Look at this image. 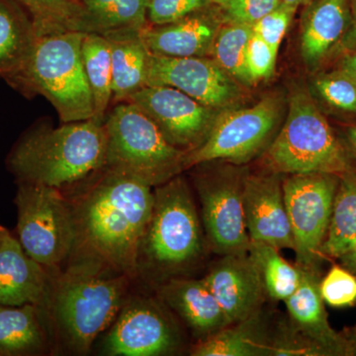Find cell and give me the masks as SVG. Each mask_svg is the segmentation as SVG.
Wrapping results in <instances>:
<instances>
[{"label":"cell","mask_w":356,"mask_h":356,"mask_svg":"<svg viewBox=\"0 0 356 356\" xmlns=\"http://www.w3.org/2000/svg\"><path fill=\"white\" fill-rule=\"evenodd\" d=\"M79 184V195L70 202L76 247L116 273L133 276L153 212V187L105 166Z\"/></svg>","instance_id":"cell-1"},{"label":"cell","mask_w":356,"mask_h":356,"mask_svg":"<svg viewBox=\"0 0 356 356\" xmlns=\"http://www.w3.org/2000/svg\"><path fill=\"white\" fill-rule=\"evenodd\" d=\"M107 133L104 123L90 120L28 131L7 158L17 184L54 188L77 184L104 168Z\"/></svg>","instance_id":"cell-2"},{"label":"cell","mask_w":356,"mask_h":356,"mask_svg":"<svg viewBox=\"0 0 356 356\" xmlns=\"http://www.w3.org/2000/svg\"><path fill=\"white\" fill-rule=\"evenodd\" d=\"M102 262L86 257L72 264L50 287L58 329L72 350L88 353L96 337L118 317L128 276L114 273Z\"/></svg>","instance_id":"cell-3"},{"label":"cell","mask_w":356,"mask_h":356,"mask_svg":"<svg viewBox=\"0 0 356 356\" xmlns=\"http://www.w3.org/2000/svg\"><path fill=\"white\" fill-rule=\"evenodd\" d=\"M84 34L70 31L40 36L22 67L6 79L27 97L41 95L49 100L63 123L95 116L81 57Z\"/></svg>","instance_id":"cell-4"},{"label":"cell","mask_w":356,"mask_h":356,"mask_svg":"<svg viewBox=\"0 0 356 356\" xmlns=\"http://www.w3.org/2000/svg\"><path fill=\"white\" fill-rule=\"evenodd\" d=\"M264 165L282 175L334 173L351 170L346 149L306 91L289 100L284 125L264 152Z\"/></svg>","instance_id":"cell-5"},{"label":"cell","mask_w":356,"mask_h":356,"mask_svg":"<svg viewBox=\"0 0 356 356\" xmlns=\"http://www.w3.org/2000/svg\"><path fill=\"white\" fill-rule=\"evenodd\" d=\"M105 168L156 187L185 170L187 153L170 145L144 112L129 102L118 103L105 117Z\"/></svg>","instance_id":"cell-6"},{"label":"cell","mask_w":356,"mask_h":356,"mask_svg":"<svg viewBox=\"0 0 356 356\" xmlns=\"http://www.w3.org/2000/svg\"><path fill=\"white\" fill-rule=\"evenodd\" d=\"M151 220L140 250V259L163 271L191 266L204 248L202 225L193 196L181 175L159 185L154 191ZM139 259V262H140Z\"/></svg>","instance_id":"cell-7"},{"label":"cell","mask_w":356,"mask_h":356,"mask_svg":"<svg viewBox=\"0 0 356 356\" xmlns=\"http://www.w3.org/2000/svg\"><path fill=\"white\" fill-rule=\"evenodd\" d=\"M14 204L18 240L26 254L44 268L60 266L77 241L72 205L60 189L22 182L18 184Z\"/></svg>","instance_id":"cell-8"},{"label":"cell","mask_w":356,"mask_h":356,"mask_svg":"<svg viewBox=\"0 0 356 356\" xmlns=\"http://www.w3.org/2000/svg\"><path fill=\"white\" fill-rule=\"evenodd\" d=\"M281 110L282 102L276 95L247 108L222 110L205 142L187 154L185 170L210 161L243 165L252 161L273 142Z\"/></svg>","instance_id":"cell-9"},{"label":"cell","mask_w":356,"mask_h":356,"mask_svg":"<svg viewBox=\"0 0 356 356\" xmlns=\"http://www.w3.org/2000/svg\"><path fill=\"white\" fill-rule=\"evenodd\" d=\"M248 170L227 163L196 175L206 240L220 255L248 252L250 238L243 211V188Z\"/></svg>","instance_id":"cell-10"},{"label":"cell","mask_w":356,"mask_h":356,"mask_svg":"<svg viewBox=\"0 0 356 356\" xmlns=\"http://www.w3.org/2000/svg\"><path fill=\"white\" fill-rule=\"evenodd\" d=\"M339 182V175L334 173L291 175L283 178L296 266L301 268L318 273Z\"/></svg>","instance_id":"cell-11"},{"label":"cell","mask_w":356,"mask_h":356,"mask_svg":"<svg viewBox=\"0 0 356 356\" xmlns=\"http://www.w3.org/2000/svg\"><path fill=\"white\" fill-rule=\"evenodd\" d=\"M126 102L144 112L170 145L187 154L205 142L222 111L165 86H145Z\"/></svg>","instance_id":"cell-12"},{"label":"cell","mask_w":356,"mask_h":356,"mask_svg":"<svg viewBox=\"0 0 356 356\" xmlns=\"http://www.w3.org/2000/svg\"><path fill=\"white\" fill-rule=\"evenodd\" d=\"M147 86L177 88L213 108H232L242 98L238 81L209 57L149 56Z\"/></svg>","instance_id":"cell-13"},{"label":"cell","mask_w":356,"mask_h":356,"mask_svg":"<svg viewBox=\"0 0 356 356\" xmlns=\"http://www.w3.org/2000/svg\"><path fill=\"white\" fill-rule=\"evenodd\" d=\"M179 334L154 301L134 300L124 307L105 341L110 355L159 356L175 353Z\"/></svg>","instance_id":"cell-14"},{"label":"cell","mask_w":356,"mask_h":356,"mask_svg":"<svg viewBox=\"0 0 356 356\" xmlns=\"http://www.w3.org/2000/svg\"><path fill=\"white\" fill-rule=\"evenodd\" d=\"M281 177L270 170L248 172L243 188L245 224L252 242L266 243L280 250H294Z\"/></svg>","instance_id":"cell-15"},{"label":"cell","mask_w":356,"mask_h":356,"mask_svg":"<svg viewBox=\"0 0 356 356\" xmlns=\"http://www.w3.org/2000/svg\"><path fill=\"white\" fill-rule=\"evenodd\" d=\"M224 23L221 7L210 4L168 24H149L140 34L152 55L211 57L215 40Z\"/></svg>","instance_id":"cell-16"},{"label":"cell","mask_w":356,"mask_h":356,"mask_svg":"<svg viewBox=\"0 0 356 356\" xmlns=\"http://www.w3.org/2000/svg\"><path fill=\"white\" fill-rule=\"evenodd\" d=\"M231 324L261 311L266 294L248 252L222 255L203 278Z\"/></svg>","instance_id":"cell-17"},{"label":"cell","mask_w":356,"mask_h":356,"mask_svg":"<svg viewBox=\"0 0 356 356\" xmlns=\"http://www.w3.org/2000/svg\"><path fill=\"white\" fill-rule=\"evenodd\" d=\"M318 285V273L303 269L298 288L284 302L290 327L324 356H350L346 337L330 325Z\"/></svg>","instance_id":"cell-18"},{"label":"cell","mask_w":356,"mask_h":356,"mask_svg":"<svg viewBox=\"0 0 356 356\" xmlns=\"http://www.w3.org/2000/svg\"><path fill=\"white\" fill-rule=\"evenodd\" d=\"M50 287L46 268L26 254L18 238L6 236L0 242V305L41 308Z\"/></svg>","instance_id":"cell-19"},{"label":"cell","mask_w":356,"mask_h":356,"mask_svg":"<svg viewBox=\"0 0 356 356\" xmlns=\"http://www.w3.org/2000/svg\"><path fill=\"white\" fill-rule=\"evenodd\" d=\"M159 294L199 341L232 325L203 280H172L161 287Z\"/></svg>","instance_id":"cell-20"},{"label":"cell","mask_w":356,"mask_h":356,"mask_svg":"<svg viewBox=\"0 0 356 356\" xmlns=\"http://www.w3.org/2000/svg\"><path fill=\"white\" fill-rule=\"evenodd\" d=\"M350 24V0H312L301 19V54L316 65L341 41Z\"/></svg>","instance_id":"cell-21"},{"label":"cell","mask_w":356,"mask_h":356,"mask_svg":"<svg viewBox=\"0 0 356 356\" xmlns=\"http://www.w3.org/2000/svg\"><path fill=\"white\" fill-rule=\"evenodd\" d=\"M140 30L123 29L104 33L111 49L112 100L126 102L147 86L149 56Z\"/></svg>","instance_id":"cell-22"},{"label":"cell","mask_w":356,"mask_h":356,"mask_svg":"<svg viewBox=\"0 0 356 356\" xmlns=\"http://www.w3.org/2000/svg\"><path fill=\"white\" fill-rule=\"evenodd\" d=\"M273 337L266 331L261 311L242 322L232 324L192 348L194 356L271 355Z\"/></svg>","instance_id":"cell-23"},{"label":"cell","mask_w":356,"mask_h":356,"mask_svg":"<svg viewBox=\"0 0 356 356\" xmlns=\"http://www.w3.org/2000/svg\"><path fill=\"white\" fill-rule=\"evenodd\" d=\"M31 16L15 0H0V77L22 67L39 38Z\"/></svg>","instance_id":"cell-24"},{"label":"cell","mask_w":356,"mask_h":356,"mask_svg":"<svg viewBox=\"0 0 356 356\" xmlns=\"http://www.w3.org/2000/svg\"><path fill=\"white\" fill-rule=\"evenodd\" d=\"M38 306L0 305V356L36 355L44 334Z\"/></svg>","instance_id":"cell-25"},{"label":"cell","mask_w":356,"mask_h":356,"mask_svg":"<svg viewBox=\"0 0 356 356\" xmlns=\"http://www.w3.org/2000/svg\"><path fill=\"white\" fill-rule=\"evenodd\" d=\"M83 14L84 33L116 30H142L149 25V0H79Z\"/></svg>","instance_id":"cell-26"},{"label":"cell","mask_w":356,"mask_h":356,"mask_svg":"<svg viewBox=\"0 0 356 356\" xmlns=\"http://www.w3.org/2000/svg\"><path fill=\"white\" fill-rule=\"evenodd\" d=\"M81 57L91 95L93 120L104 123L112 102V58L108 40L99 33H86L81 43Z\"/></svg>","instance_id":"cell-27"},{"label":"cell","mask_w":356,"mask_h":356,"mask_svg":"<svg viewBox=\"0 0 356 356\" xmlns=\"http://www.w3.org/2000/svg\"><path fill=\"white\" fill-rule=\"evenodd\" d=\"M355 236L356 170L351 168L339 175L323 257L339 259L348 252Z\"/></svg>","instance_id":"cell-28"},{"label":"cell","mask_w":356,"mask_h":356,"mask_svg":"<svg viewBox=\"0 0 356 356\" xmlns=\"http://www.w3.org/2000/svg\"><path fill=\"white\" fill-rule=\"evenodd\" d=\"M248 254L259 274L266 297L285 302L296 291L303 277V269L288 262L278 248L250 241Z\"/></svg>","instance_id":"cell-29"},{"label":"cell","mask_w":356,"mask_h":356,"mask_svg":"<svg viewBox=\"0 0 356 356\" xmlns=\"http://www.w3.org/2000/svg\"><path fill=\"white\" fill-rule=\"evenodd\" d=\"M31 16L39 36L84 32L83 14L77 0H15Z\"/></svg>","instance_id":"cell-30"},{"label":"cell","mask_w":356,"mask_h":356,"mask_svg":"<svg viewBox=\"0 0 356 356\" xmlns=\"http://www.w3.org/2000/svg\"><path fill=\"white\" fill-rule=\"evenodd\" d=\"M252 26L224 23L218 33L211 57L238 83L250 84L247 67Z\"/></svg>","instance_id":"cell-31"},{"label":"cell","mask_w":356,"mask_h":356,"mask_svg":"<svg viewBox=\"0 0 356 356\" xmlns=\"http://www.w3.org/2000/svg\"><path fill=\"white\" fill-rule=\"evenodd\" d=\"M314 86L321 97L334 108L356 112V81L341 70L316 77Z\"/></svg>","instance_id":"cell-32"},{"label":"cell","mask_w":356,"mask_h":356,"mask_svg":"<svg viewBox=\"0 0 356 356\" xmlns=\"http://www.w3.org/2000/svg\"><path fill=\"white\" fill-rule=\"evenodd\" d=\"M323 301L334 308H346L356 304V276L346 267L334 266L320 280Z\"/></svg>","instance_id":"cell-33"},{"label":"cell","mask_w":356,"mask_h":356,"mask_svg":"<svg viewBox=\"0 0 356 356\" xmlns=\"http://www.w3.org/2000/svg\"><path fill=\"white\" fill-rule=\"evenodd\" d=\"M298 7L281 2L280 6L252 25V31L278 53L281 42Z\"/></svg>","instance_id":"cell-34"},{"label":"cell","mask_w":356,"mask_h":356,"mask_svg":"<svg viewBox=\"0 0 356 356\" xmlns=\"http://www.w3.org/2000/svg\"><path fill=\"white\" fill-rule=\"evenodd\" d=\"M281 0H229L221 7L225 23L252 26L280 6Z\"/></svg>","instance_id":"cell-35"},{"label":"cell","mask_w":356,"mask_h":356,"mask_svg":"<svg viewBox=\"0 0 356 356\" xmlns=\"http://www.w3.org/2000/svg\"><path fill=\"white\" fill-rule=\"evenodd\" d=\"M213 4L211 0H149L147 22L163 25Z\"/></svg>","instance_id":"cell-36"},{"label":"cell","mask_w":356,"mask_h":356,"mask_svg":"<svg viewBox=\"0 0 356 356\" xmlns=\"http://www.w3.org/2000/svg\"><path fill=\"white\" fill-rule=\"evenodd\" d=\"M276 57L277 53L254 33L248 43L247 54L248 72L252 83L273 74Z\"/></svg>","instance_id":"cell-37"},{"label":"cell","mask_w":356,"mask_h":356,"mask_svg":"<svg viewBox=\"0 0 356 356\" xmlns=\"http://www.w3.org/2000/svg\"><path fill=\"white\" fill-rule=\"evenodd\" d=\"M350 24L343 38L339 42V51H353L356 50V0H350Z\"/></svg>","instance_id":"cell-38"},{"label":"cell","mask_w":356,"mask_h":356,"mask_svg":"<svg viewBox=\"0 0 356 356\" xmlns=\"http://www.w3.org/2000/svg\"><path fill=\"white\" fill-rule=\"evenodd\" d=\"M339 70H343L356 81V50L344 57Z\"/></svg>","instance_id":"cell-39"},{"label":"cell","mask_w":356,"mask_h":356,"mask_svg":"<svg viewBox=\"0 0 356 356\" xmlns=\"http://www.w3.org/2000/svg\"><path fill=\"white\" fill-rule=\"evenodd\" d=\"M339 259L346 268H348L356 276V254L346 252V254L341 255Z\"/></svg>","instance_id":"cell-40"},{"label":"cell","mask_w":356,"mask_h":356,"mask_svg":"<svg viewBox=\"0 0 356 356\" xmlns=\"http://www.w3.org/2000/svg\"><path fill=\"white\" fill-rule=\"evenodd\" d=\"M343 334L346 337V341H348L350 355H356V325L348 331L344 332Z\"/></svg>","instance_id":"cell-41"},{"label":"cell","mask_w":356,"mask_h":356,"mask_svg":"<svg viewBox=\"0 0 356 356\" xmlns=\"http://www.w3.org/2000/svg\"><path fill=\"white\" fill-rule=\"evenodd\" d=\"M311 1L312 0H281V2H283V3H286L288 6L295 7H299L301 6H305Z\"/></svg>","instance_id":"cell-42"},{"label":"cell","mask_w":356,"mask_h":356,"mask_svg":"<svg viewBox=\"0 0 356 356\" xmlns=\"http://www.w3.org/2000/svg\"><path fill=\"white\" fill-rule=\"evenodd\" d=\"M348 140L356 154V127L350 128L348 133Z\"/></svg>","instance_id":"cell-43"},{"label":"cell","mask_w":356,"mask_h":356,"mask_svg":"<svg viewBox=\"0 0 356 356\" xmlns=\"http://www.w3.org/2000/svg\"><path fill=\"white\" fill-rule=\"evenodd\" d=\"M9 234H10V232H9L8 229L6 228V227L0 225V242H1V241L3 240L6 236H8Z\"/></svg>","instance_id":"cell-44"},{"label":"cell","mask_w":356,"mask_h":356,"mask_svg":"<svg viewBox=\"0 0 356 356\" xmlns=\"http://www.w3.org/2000/svg\"><path fill=\"white\" fill-rule=\"evenodd\" d=\"M229 1V0H211V2H212L213 4H216V6L220 7L226 6Z\"/></svg>","instance_id":"cell-45"},{"label":"cell","mask_w":356,"mask_h":356,"mask_svg":"<svg viewBox=\"0 0 356 356\" xmlns=\"http://www.w3.org/2000/svg\"><path fill=\"white\" fill-rule=\"evenodd\" d=\"M348 252H353V254H356V236L355 240H353V243H351L350 250H348Z\"/></svg>","instance_id":"cell-46"},{"label":"cell","mask_w":356,"mask_h":356,"mask_svg":"<svg viewBox=\"0 0 356 356\" xmlns=\"http://www.w3.org/2000/svg\"><path fill=\"white\" fill-rule=\"evenodd\" d=\"M77 1H79V0H77Z\"/></svg>","instance_id":"cell-47"}]
</instances>
